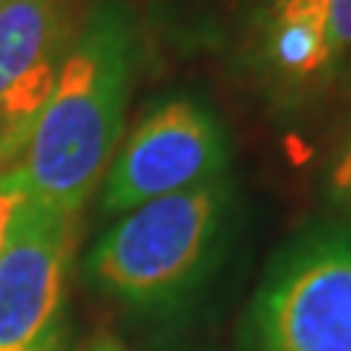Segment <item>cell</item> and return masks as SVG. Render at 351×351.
<instances>
[{
    "label": "cell",
    "mask_w": 351,
    "mask_h": 351,
    "mask_svg": "<svg viewBox=\"0 0 351 351\" xmlns=\"http://www.w3.org/2000/svg\"><path fill=\"white\" fill-rule=\"evenodd\" d=\"M141 41L123 0H94L21 156L41 208L76 219L123 141Z\"/></svg>",
    "instance_id": "cell-1"
},
{
    "label": "cell",
    "mask_w": 351,
    "mask_h": 351,
    "mask_svg": "<svg viewBox=\"0 0 351 351\" xmlns=\"http://www.w3.org/2000/svg\"><path fill=\"white\" fill-rule=\"evenodd\" d=\"M232 191L226 176L120 214L85 258L97 290L135 311H164L211 269Z\"/></svg>",
    "instance_id": "cell-2"
},
{
    "label": "cell",
    "mask_w": 351,
    "mask_h": 351,
    "mask_svg": "<svg viewBox=\"0 0 351 351\" xmlns=\"http://www.w3.org/2000/svg\"><path fill=\"white\" fill-rule=\"evenodd\" d=\"M249 351H351V226H316L278 255L246 316Z\"/></svg>",
    "instance_id": "cell-3"
},
{
    "label": "cell",
    "mask_w": 351,
    "mask_h": 351,
    "mask_svg": "<svg viewBox=\"0 0 351 351\" xmlns=\"http://www.w3.org/2000/svg\"><path fill=\"white\" fill-rule=\"evenodd\" d=\"M228 138L205 106L170 97L138 117L103 176V211L120 217L226 176Z\"/></svg>",
    "instance_id": "cell-4"
},
{
    "label": "cell",
    "mask_w": 351,
    "mask_h": 351,
    "mask_svg": "<svg viewBox=\"0 0 351 351\" xmlns=\"http://www.w3.org/2000/svg\"><path fill=\"white\" fill-rule=\"evenodd\" d=\"M76 219L38 202L0 255V351H64Z\"/></svg>",
    "instance_id": "cell-5"
},
{
    "label": "cell",
    "mask_w": 351,
    "mask_h": 351,
    "mask_svg": "<svg viewBox=\"0 0 351 351\" xmlns=\"http://www.w3.org/2000/svg\"><path fill=\"white\" fill-rule=\"evenodd\" d=\"M94 0L0 3V170L24 156Z\"/></svg>",
    "instance_id": "cell-6"
},
{
    "label": "cell",
    "mask_w": 351,
    "mask_h": 351,
    "mask_svg": "<svg viewBox=\"0 0 351 351\" xmlns=\"http://www.w3.org/2000/svg\"><path fill=\"white\" fill-rule=\"evenodd\" d=\"M313 91L351 100V0L328 3L325 59Z\"/></svg>",
    "instance_id": "cell-7"
},
{
    "label": "cell",
    "mask_w": 351,
    "mask_h": 351,
    "mask_svg": "<svg viewBox=\"0 0 351 351\" xmlns=\"http://www.w3.org/2000/svg\"><path fill=\"white\" fill-rule=\"evenodd\" d=\"M36 202V196L29 191L27 173L21 164L0 170V255L9 243V237L18 228L21 217L27 214V208Z\"/></svg>",
    "instance_id": "cell-8"
},
{
    "label": "cell",
    "mask_w": 351,
    "mask_h": 351,
    "mask_svg": "<svg viewBox=\"0 0 351 351\" xmlns=\"http://www.w3.org/2000/svg\"><path fill=\"white\" fill-rule=\"evenodd\" d=\"M325 196L334 211L351 226V129L343 135L325 170Z\"/></svg>",
    "instance_id": "cell-9"
},
{
    "label": "cell",
    "mask_w": 351,
    "mask_h": 351,
    "mask_svg": "<svg viewBox=\"0 0 351 351\" xmlns=\"http://www.w3.org/2000/svg\"><path fill=\"white\" fill-rule=\"evenodd\" d=\"M85 351H129V348L120 343L117 337H112V334H97L91 343H88Z\"/></svg>",
    "instance_id": "cell-10"
},
{
    "label": "cell",
    "mask_w": 351,
    "mask_h": 351,
    "mask_svg": "<svg viewBox=\"0 0 351 351\" xmlns=\"http://www.w3.org/2000/svg\"><path fill=\"white\" fill-rule=\"evenodd\" d=\"M252 3L258 6V12H261V18H263V15H269L276 6H281L284 0H252Z\"/></svg>",
    "instance_id": "cell-11"
},
{
    "label": "cell",
    "mask_w": 351,
    "mask_h": 351,
    "mask_svg": "<svg viewBox=\"0 0 351 351\" xmlns=\"http://www.w3.org/2000/svg\"><path fill=\"white\" fill-rule=\"evenodd\" d=\"M0 3H6V0H0Z\"/></svg>",
    "instance_id": "cell-12"
}]
</instances>
